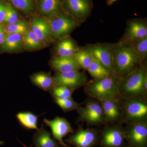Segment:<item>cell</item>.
I'll use <instances>...</instances> for the list:
<instances>
[{"mask_svg":"<svg viewBox=\"0 0 147 147\" xmlns=\"http://www.w3.org/2000/svg\"><path fill=\"white\" fill-rule=\"evenodd\" d=\"M43 121L47 126L50 127L54 138L61 145L67 147V145L63 142V138L69 133L73 132V129L68 121L64 118L57 117L50 120L44 119Z\"/></svg>","mask_w":147,"mask_h":147,"instance_id":"obj_12","label":"cell"},{"mask_svg":"<svg viewBox=\"0 0 147 147\" xmlns=\"http://www.w3.org/2000/svg\"><path fill=\"white\" fill-rule=\"evenodd\" d=\"M6 14L3 23L5 25L17 23L21 20L17 11L10 3H6Z\"/></svg>","mask_w":147,"mask_h":147,"instance_id":"obj_32","label":"cell"},{"mask_svg":"<svg viewBox=\"0 0 147 147\" xmlns=\"http://www.w3.org/2000/svg\"><path fill=\"white\" fill-rule=\"evenodd\" d=\"M123 131L118 127L106 129L102 135V143L107 147H119L123 142Z\"/></svg>","mask_w":147,"mask_h":147,"instance_id":"obj_20","label":"cell"},{"mask_svg":"<svg viewBox=\"0 0 147 147\" xmlns=\"http://www.w3.org/2000/svg\"><path fill=\"white\" fill-rule=\"evenodd\" d=\"M109 44L112 50L114 74L119 79L130 74L143 63L130 44L120 41Z\"/></svg>","mask_w":147,"mask_h":147,"instance_id":"obj_1","label":"cell"},{"mask_svg":"<svg viewBox=\"0 0 147 147\" xmlns=\"http://www.w3.org/2000/svg\"><path fill=\"white\" fill-rule=\"evenodd\" d=\"M129 44L141 62L143 63L147 61V36Z\"/></svg>","mask_w":147,"mask_h":147,"instance_id":"obj_27","label":"cell"},{"mask_svg":"<svg viewBox=\"0 0 147 147\" xmlns=\"http://www.w3.org/2000/svg\"><path fill=\"white\" fill-rule=\"evenodd\" d=\"M53 77L55 87L64 86L74 90L85 86L90 81L86 72L84 71H72L56 73Z\"/></svg>","mask_w":147,"mask_h":147,"instance_id":"obj_9","label":"cell"},{"mask_svg":"<svg viewBox=\"0 0 147 147\" xmlns=\"http://www.w3.org/2000/svg\"><path fill=\"white\" fill-rule=\"evenodd\" d=\"M119 78L114 75L89 81L85 86L84 91L90 97L99 101L117 100L119 97Z\"/></svg>","mask_w":147,"mask_h":147,"instance_id":"obj_3","label":"cell"},{"mask_svg":"<svg viewBox=\"0 0 147 147\" xmlns=\"http://www.w3.org/2000/svg\"><path fill=\"white\" fill-rule=\"evenodd\" d=\"M30 28L45 46L53 42L48 19L44 16H34L30 22Z\"/></svg>","mask_w":147,"mask_h":147,"instance_id":"obj_11","label":"cell"},{"mask_svg":"<svg viewBox=\"0 0 147 147\" xmlns=\"http://www.w3.org/2000/svg\"><path fill=\"white\" fill-rule=\"evenodd\" d=\"M87 71L94 80L113 75L94 58Z\"/></svg>","mask_w":147,"mask_h":147,"instance_id":"obj_26","label":"cell"},{"mask_svg":"<svg viewBox=\"0 0 147 147\" xmlns=\"http://www.w3.org/2000/svg\"><path fill=\"white\" fill-rule=\"evenodd\" d=\"M74 90L64 86L55 87L50 91L54 98H71Z\"/></svg>","mask_w":147,"mask_h":147,"instance_id":"obj_31","label":"cell"},{"mask_svg":"<svg viewBox=\"0 0 147 147\" xmlns=\"http://www.w3.org/2000/svg\"><path fill=\"white\" fill-rule=\"evenodd\" d=\"M24 49L30 52L36 51L43 48L45 45L35 35L30 28L23 35Z\"/></svg>","mask_w":147,"mask_h":147,"instance_id":"obj_23","label":"cell"},{"mask_svg":"<svg viewBox=\"0 0 147 147\" xmlns=\"http://www.w3.org/2000/svg\"><path fill=\"white\" fill-rule=\"evenodd\" d=\"M47 19L53 42L70 36L71 33L82 25L63 10Z\"/></svg>","mask_w":147,"mask_h":147,"instance_id":"obj_4","label":"cell"},{"mask_svg":"<svg viewBox=\"0 0 147 147\" xmlns=\"http://www.w3.org/2000/svg\"><path fill=\"white\" fill-rule=\"evenodd\" d=\"M38 9L42 16L50 18L62 10V0H38Z\"/></svg>","mask_w":147,"mask_h":147,"instance_id":"obj_19","label":"cell"},{"mask_svg":"<svg viewBox=\"0 0 147 147\" xmlns=\"http://www.w3.org/2000/svg\"><path fill=\"white\" fill-rule=\"evenodd\" d=\"M93 7L92 0H62V10L82 24L90 16Z\"/></svg>","mask_w":147,"mask_h":147,"instance_id":"obj_5","label":"cell"},{"mask_svg":"<svg viewBox=\"0 0 147 147\" xmlns=\"http://www.w3.org/2000/svg\"><path fill=\"white\" fill-rule=\"evenodd\" d=\"M84 47L93 58L97 61L111 74L114 75L112 50L109 43L98 42L88 44Z\"/></svg>","mask_w":147,"mask_h":147,"instance_id":"obj_6","label":"cell"},{"mask_svg":"<svg viewBox=\"0 0 147 147\" xmlns=\"http://www.w3.org/2000/svg\"><path fill=\"white\" fill-rule=\"evenodd\" d=\"M146 65V61L130 74L119 79V96L122 98L144 100L147 93L144 83V72Z\"/></svg>","mask_w":147,"mask_h":147,"instance_id":"obj_2","label":"cell"},{"mask_svg":"<svg viewBox=\"0 0 147 147\" xmlns=\"http://www.w3.org/2000/svg\"><path fill=\"white\" fill-rule=\"evenodd\" d=\"M6 33L4 27L2 24H0V46L2 45L5 39Z\"/></svg>","mask_w":147,"mask_h":147,"instance_id":"obj_34","label":"cell"},{"mask_svg":"<svg viewBox=\"0 0 147 147\" xmlns=\"http://www.w3.org/2000/svg\"><path fill=\"white\" fill-rule=\"evenodd\" d=\"M124 106V113L129 123L146 121L147 116V105L144 100L126 99Z\"/></svg>","mask_w":147,"mask_h":147,"instance_id":"obj_10","label":"cell"},{"mask_svg":"<svg viewBox=\"0 0 147 147\" xmlns=\"http://www.w3.org/2000/svg\"><path fill=\"white\" fill-rule=\"evenodd\" d=\"M7 11V5L0 0V24H2L5 19Z\"/></svg>","mask_w":147,"mask_h":147,"instance_id":"obj_33","label":"cell"},{"mask_svg":"<svg viewBox=\"0 0 147 147\" xmlns=\"http://www.w3.org/2000/svg\"><path fill=\"white\" fill-rule=\"evenodd\" d=\"M79 114L78 121L86 122L92 125L101 124L105 120L100 103L95 100H90L84 107L76 109Z\"/></svg>","mask_w":147,"mask_h":147,"instance_id":"obj_8","label":"cell"},{"mask_svg":"<svg viewBox=\"0 0 147 147\" xmlns=\"http://www.w3.org/2000/svg\"><path fill=\"white\" fill-rule=\"evenodd\" d=\"M118 101L117 100L99 101L105 121L115 122L119 119L121 114Z\"/></svg>","mask_w":147,"mask_h":147,"instance_id":"obj_18","label":"cell"},{"mask_svg":"<svg viewBox=\"0 0 147 147\" xmlns=\"http://www.w3.org/2000/svg\"><path fill=\"white\" fill-rule=\"evenodd\" d=\"M146 36H147V18H133L127 21L125 31L119 41L130 44Z\"/></svg>","mask_w":147,"mask_h":147,"instance_id":"obj_7","label":"cell"},{"mask_svg":"<svg viewBox=\"0 0 147 147\" xmlns=\"http://www.w3.org/2000/svg\"><path fill=\"white\" fill-rule=\"evenodd\" d=\"M73 57L75 58L80 69L87 71L92 60V57L85 50L84 47H79L78 50L74 53Z\"/></svg>","mask_w":147,"mask_h":147,"instance_id":"obj_25","label":"cell"},{"mask_svg":"<svg viewBox=\"0 0 147 147\" xmlns=\"http://www.w3.org/2000/svg\"><path fill=\"white\" fill-rule=\"evenodd\" d=\"M50 65L56 73L79 71L80 69L73 56L54 57L50 61Z\"/></svg>","mask_w":147,"mask_h":147,"instance_id":"obj_14","label":"cell"},{"mask_svg":"<svg viewBox=\"0 0 147 147\" xmlns=\"http://www.w3.org/2000/svg\"><path fill=\"white\" fill-rule=\"evenodd\" d=\"M127 137L133 146L142 147L146 144L147 139V125L146 121L129 123Z\"/></svg>","mask_w":147,"mask_h":147,"instance_id":"obj_13","label":"cell"},{"mask_svg":"<svg viewBox=\"0 0 147 147\" xmlns=\"http://www.w3.org/2000/svg\"><path fill=\"white\" fill-rule=\"evenodd\" d=\"M54 57L73 56L79 48L77 42L70 36L55 41Z\"/></svg>","mask_w":147,"mask_h":147,"instance_id":"obj_15","label":"cell"},{"mask_svg":"<svg viewBox=\"0 0 147 147\" xmlns=\"http://www.w3.org/2000/svg\"><path fill=\"white\" fill-rule=\"evenodd\" d=\"M24 50L22 35L6 34L4 41L0 46V53H20Z\"/></svg>","mask_w":147,"mask_h":147,"instance_id":"obj_16","label":"cell"},{"mask_svg":"<svg viewBox=\"0 0 147 147\" xmlns=\"http://www.w3.org/2000/svg\"><path fill=\"white\" fill-rule=\"evenodd\" d=\"M117 1L118 0H106V3L108 6H111L114 3Z\"/></svg>","mask_w":147,"mask_h":147,"instance_id":"obj_35","label":"cell"},{"mask_svg":"<svg viewBox=\"0 0 147 147\" xmlns=\"http://www.w3.org/2000/svg\"><path fill=\"white\" fill-rule=\"evenodd\" d=\"M96 134L90 129H80L70 138V142L78 147H90L94 144Z\"/></svg>","mask_w":147,"mask_h":147,"instance_id":"obj_17","label":"cell"},{"mask_svg":"<svg viewBox=\"0 0 147 147\" xmlns=\"http://www.w3.org/2000/svg\"><path fill=\"white\" fill-rule=\"evenodd\" d=\"M54 98L56 104L59 105L65 112H67L71 110H76L80 105V104L74 101L72 99V98Z\"/></svg>","mask_w":147,"mask_h":147,"instance_id":"obj_30","label":"cell"},{"mask_svg":"<svg viewBox=\"0 0 147 147\" xmlns=\"http://www.w3.org/2000/svg\"><path fill=\"white\" fill-rule=\"evenodd\" d=\"M10 3L15 8L25 14L31 13L34 9L33 0H5Z\"/></svg>","mask_w":147,"mask_h":147,"instance_id":"obj_29","label":"cell"},{"mask_svg":"<svg viewBox=\"0 0 147 147\" xmlns=\"http://www.w3.org/2000/svg\"><path fill=\"white\" fill-rule=\"evenodd\" d=\"M17 120L25 128L37 130L38 117L30 112H21L16 115Z\"/></svg>","mask_w":147,"mask_h":147,"instance_id":"obj_24","label":"cell"},{"mask_svg":"<svg viewBox=\"0 0 147 147\" xmlns=\"http://www.w3.org/2000/svg\"><path fill=\"white\" fill-rule=\"evenodd\" d=\"M4 27L6 34H18L22 35L30 29L29 23L24 20H21L14 24L5 25Z\"/></svg>","mask_w":147,"mask_h":147,"instance_id":"obj_28","label":"cell"},{"mask_svg":"<svg viewBox=\"0 0 147 147\" xmlns=\"http://www.w3.org/2000/svg\"><path fill=\"white\" fill-rule=\"evenodd\" d=\"M32 84L44 91L51 90L55 87V82L50 74L45 72L35 73L30 76Z\"/></svg>","mask_w":147,"mask_h":147,"instance_id":"obj_21","label":"cell"},{"mask_svg":"<svg viewBox=\"0 0 147 147\" xmlns=\"http://www.w3.org/2000/svg\"><path fill=\"white\" fill-rule=\"evenodd\" d=\"M33 143L36 147H58L57 143L49 132L45 130L42 124L35 133Z\"/></svg>","mask_w":147,"mask_h":147,"instance_id":"obj_22","label":"cell"}]
</instances>
